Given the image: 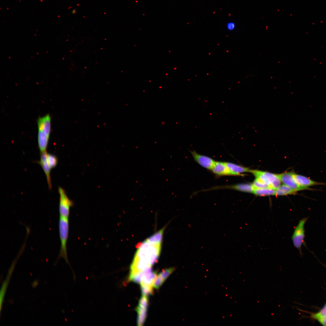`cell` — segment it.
Masks as SVG:
<instances>
[{"label": "cell", "instance_id": "obj_1", "mask_svg": "<svg viewBox=\"0 0 326 326\" xmlns=\"http://www.w3.org/2000/svg\"><path fill=\"white\" fill-rule=\"evenodd\" d=\"M134 258L144 261L152 266L158 261L161 244H152L146 240L138 244Z\"/></svg>", "mask_w": 326, "mask_h": 326}, {"label": "cell", "instance_id": "obj_2", "mask_svg": "<svg viewBox=\"0 0 326 326\" xmlns=\"http://www.w3.org/2000/svg\"><path fill=\"white\" fill-rule=\"evenodd\" d=\"M69 218L59 216V231L60 240V250L57 262L61 257L64 258L66 263L69 265L68 260L67 244L69 233Z\"/></svg>", "mask_w": 326, "mask_h": 326}, {"label": "cell", "instance_id": "obj_3", "mask_svg": "<svg viewBox=\"0 0 326 326\" xmlns=\"http://www.w3.org/2000/svg\"><path fill=\"white\" fill-rule=\"evenodd\" d=\"M308 219V217H305L299 221L294 229L292 237L294 246L299 250L300 254H302V245H305V225Z\"/></svg>", "mask_w": 326, "mask_h": 326}, {"label": "cell", "instance_id": "obj_4", "mask_svg": "<svg viewBox=\"0 0 326 326\" xmlns=\"http://www.w3.org/2000/svg\"><path fill=\"white\" fill-rule=\"evenodd\" d=\"M59 195V216L69 218L70 209L74 205L73 202L68 197L65 190L60 187L58 188Z\"/></svg>", "mask_w": 326, "mask_h": 326}, {"label": "cell", "instance_id": "obj_5", "mask_svg": "<svg viewBox=\"0 0 326 326\" xmlns=\"http://www.w3.org/2000/svg\"><path fill=\"white\" fill-rule=\"evenodd\" d=\"M292 171L285 172L277 174L281 182L283 184L296 192L304 190H316L309 187L302 186L297 184L295 181L292 175Z\"/></svg>", "mask_w": 326, "mask_h": 326}, {"label": "cell", "instance_id": "obj_6", "mask_svg": "<svg viewBox=\"0 0 326 326\" xmlns=\"http://www.w3.org/2000/svg\"><path fill=\"white\" fill-rule=\"evenodd\" d=\"M191 154L195 161L201 166L211 171L216 161L212 158L200 154L195 151H191Z\"/></svg>", "mask_w": 326, "mask_h": 326}, {"label": "cell", "instance_id": "obj_7", "mask_svg": "<svg viewBox=\"0 0 326 326\" xmlns=\"http://www.w3.org/2000/svg\"><path fill=\"white\" fill-rule=\"evenodd\" d=\"M211 171L217 176H244V175L238 174L231 171L228 168L225 162L216 161Z\"/></svg>", "mask_w": 326, "mask_h": 326}, {"label": "cell", "instance_id": "obj_8", "mask_svg": "<svg viewBox=\"0 0 326 326\" xmlns=\"http://www.w3.org/2000/svg\"><path fill=\"white\" fill-rule=\"evenodd\" d=\"M47 152L40 153V160L37 161V162L40 165L43 170L46 177L49 189L50 190L52 188V184L50 176V171L51 169L47 162Z\"/></svg>", "mask_w": 326, "mask_h": 326}, {"label": "cell", "instance_id": "obj_9", "mask_svg": "<svg viewBox=\"0 0 326 326\" xmlns=\"http://www.w3.org/2000/svg\"><path fill=\"white\" fill-rule=\"evenodd\" d=\"M249 172L252 173L256 178H258L269 186L275 181L277 177V174L257 170L250 169Z\"/></svg>", "mask_w": 326, "mask_h": 326}, {"label": "cell", "instance_id": "obj_10", "mask_svg": "<svg viewBox=\"0 0 326 326\" xmlns=\"http://www.w3.org/2000/svg\"><path fill=\"white\" fill-rule=\"evenodd\" d=\"M292 176L296 183L302 186L309 187L317 185H326V183L315 181L302 175L299 174L292 171Z\"/></svg>", "mask_w": 326, "mask_h": 326}, {"label": "cell", "instance_id": "obj_11", "mask_svg": "<svg viewBox=\"0 0 326 326\" xmlns=\"http://www.w3.org/2000/svg\"><path fill=\"white\" fill-rule=\"evenodd\" d=\"M142 271L143 275L140 283L141 286L152 289L153 283L157 276L156 273L152 272L150 268H146Z\"/></svg>", "mask_w": 326, "mask_h": 326}, {"label": "cell", "instance_id": "obj_12", "mask_svg": "<svg viewBox=\"0 0 326 326\" xmlns=\"http://www.w3.org/2000/svg\"><path fill=\"white\" fill-rule=\"evenodd\" d=\"M38 129L42 130L49 138L51 130V118L49 114L43 117H39L37 120Z\"/></svg>", "mask_w": 326, "mask_h": 326}, {"label": "cell", "instance_id": "obj_13", "mask_svg": "<svg viewBox=\"0 0 326 326\" xmlns=\"http://www.w3.org/2000/svg\"><path fill=\"white\" fill-rule=\"evenodd\" d=\"M20 257L18 255L16 257V258L13 261L12 264L9 269V270L7 277L6 280H5L2 284V287L1 288V291H0V312H1L2 309V304L4 299V297L5 296V292L6 290L8 284L10 281L11 276L12 273V272L14 268L16 263L18 259V258Z\"/></svg>", "mask_w": 326, "mask_h": 326}, {"label": "cell", "instance_id": "obj_14", "mask_svg": "<svg viewBox=\"0 0 326 326\" xmlns=\"http://www.w3.org/2000/svg\"><path fill=\"white\" fill-rule=\"evenodd\" d=\"M49 138L42 130L38 129V143L40 153L46 152Z\"/></svg>", "mask_w": 326, "mask_h": 326}, {"label": "cell", "instance_id": "obj_15", "mask_svg": "<svg viewBox=\"0 0 326 326\" xmlns=\"http://www.w3.org/2000/svg\"><path fill=\"white\" fill-rule=\"evenodd\" d=\"M225 165L232 171L240 174L244 175L242 173L250 172V169L231 162H225Z\"/></svg>", "mask_w": 326, "mask_h": 326}, {"label": "cell", "instance_id": "obj_16", "mask_svg": "<svg viewBox=\"0 0 326 326\" xmlns=\"http://www.w3.org/2000/svg\"><path fill=\"white\" fill-rule=\"evenodd\" d=\"M165 228V227L163 228L145 240L152 244H161Z\"/></svg>", "mask_w": 326, "mask_h": 326}, {"label": "cell", "instance_id": "obj_17", "mask_svg": "<svg viewBox=\"0 0 326 326\" xmlns=\"http://www.w3.org/2000/svg\"><path fill=\"white\" fill-rule=\"evenodd\" d=\"M147 308L139 305L136 308L138 313V325L142 326L144 323L146 317Z\"/></svg>", "mask_w": 326, "mask_h": 326}, {"label": "cell", "instance_id": "obj_18", "mask_svg": "<svg viewBox=\"0 0 326 326\" xmlns=\"http://www.w3.org/2000/svg\"><path fill=\"white\" fill-rule=\"evenodd\" d=\"M296 191L288 186L282 184L275 190V196H284L287 195L295 194Z\"/></svg>", "mask_w": 326, "mask_h": 326}, {"label": "cell", "instance_id": "obj_19", "mask_svg": "<svg viewBox=\"0 0 326 326\" xmlns=\"http://www.w3.org/2000/svg\"><path fill=\"white\" fill-rule=\"evenodd\" d=\"M275 190L269 187L262 188H255L253 193L255 195L258 196H267L275 195Z\"/></svg>", "mask_w": 326, "mask_h": 326}, {"label": "cell", "instance_id": "obj_20", "mask_svg": "<svg viewBox=\"0 0 326 326\" xmlns=\"http://www.w3.org/2000/svg\"><path fill=\"white\" fill-rule=\"evenodd\" d=\"M47 159L48 163L51 169L55 168L57 165L58 159L55 155L47 153Z\"/></svg>", "mask_w": 326, "mask_h": 326}, {"label": "cell", "instance_id": "obj_21", "mask_svg": "<svg viewBox=\"0 0 326 326\" xmlns=\"http://www.w3.org/2000/svg\"><path fill=\"white\" fill-rule=\"evenodd\" d=\"M174 270V267L162 270L158 275L164 282Z\"/></svg>", "mask_w": 326, "mask_h": 326}, {"label": "cell", "instance_id": "obj_22", "mask_svg": "<svg viewBox=\"0 0 326 326\" xmlns=\"http://www.w3.org/2000/svg\"><path fill=\"white\" fill-rule=\"evenodd\" d=\"M252 184L254 187V189L269 187L268 185L265 184L262 181L257 178H256Z\"/></svg>", "mask_w": 326, "mask_h": 326}, {"label": "cell", "instance_id": "obj_23", "mask_svg": "<svg viewBox=\"0 0 326 326\" xmlns=\"http://www.w3.org/2000/svg\"><path fill=\"white\" fill-rule=\"evenodd\" d=\"M312 316L315 319L318 318L326 317V304L319 312L312 314Z\"/></svg>", "mask_w": 326, "mask_h": 326}, {"label": "cell", "instance_id": "obj_24", "mask_svg": "<svg viewBox=\"0 0 326 326\" xmlns=\"http://www.w3.org/2000/svg\"><path fill=\"white\" fill-rule=\"evenodd\" d=\"M281 181L277 174V177L275 181L269 186V187L275 190L280 186Z\"/></svg>", "mask_w": 326, "mask_h": 326}, {"label": "cell", "instance_id": "obj_25", "mask_svg": "<svg viewBox=\"0 0 326 326\" xmlns=\"http://www.w3.org/2000/svg\"><path fill=\"white\" fill-rule=\"evenodd\" d=\"M141 288L142 295L147 296H148L152 294V289L142 286H141Z\"/></svg>", "mask_w": 326, "mask_h": 326}, {"label": "cell", "instance_id": "obj_26", "mask_svg": "<svg viewBox=\"0 0 326 326\" xmlns=\"http://www.w3.org/2000/svg\"><path fill=\"white\" fill-rule=\"evenodd\" d=\"M164 282L157 275L153 283V287L156 289H158Z\"/></svg>", "mask_w": 326, "mask_h": 326}, {"label": "cell", "instance_id": "obj_27", "mask_svg": "<svg viewBox=\"0 0 326 326\" xmlns=\"http://www.w3.org/2000/svg\"><path fill=\"white\" fill-rule=\"evenodd\" d=\"M235 27V23L232 22H229L227 24V29L230 31L232 30Z\"/></svg>", "mask_w": 326, "mask_h": 326}, {"label": "cell", "instance_id": "obj_28", "mask_svg": "<svg viewBox=\"0 0 326 326\" xmlns=\"http://www.w3.org/2000/svg\"><path fill=\"white\" fill-rule=\"evenodd\" d=\"M324 326H326V317L318 318L316 319Z\"/></svg>", "mask_w": 326, "mask_h": 326}]
</instances>
